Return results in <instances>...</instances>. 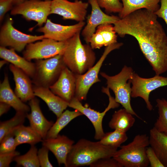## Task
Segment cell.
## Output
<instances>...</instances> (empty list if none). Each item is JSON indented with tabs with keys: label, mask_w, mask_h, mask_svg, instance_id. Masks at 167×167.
<instances>
[{
	"label": "cell",
	"mask_w": 167,
	"mask_h": 167,
	"mask_svg": "<svg viewBox=\"0 0 167 167\" xmlns=\"http://www.w3.org/2000/svg\"><path fill=\"white\" fill-rule=\"evenodd\" d=\"M154 12L136 11L114 24L119 36L134 37L144 56L156 75L167 71V36Z\"/></svg>",
	"instance_id": "1"
},
{
	"label": "cell",
	"mask_w": 167,
	"mask_h": 167,
	"mask_svg": "<svg viewBox=\"0 0 167 167\" xmlns=\"http://www.w3.org/2000/svg\"><path fill=\"white\" fill-rule=\"evenodd\" d=\"M117 150V148L102 144L100 141L80 139L73 145L68 154L65 167L89 166L99 159L113 157Z\"/></svg>",
	"instance_id": "2"
},
{
	"label": "cell",
	"mask_w": 167,
	"mask_h": 167,
	"mask_svg": "<svg viewBox=\"0 0 167 167\" xmlns=\"http://www.w3.org/2000/svg\"><path fill=\"white\" fill-rule=\"evenodd\" d=\"M80 32L67 41V46L62 55L66 66L75 74L85 73L94 65L96 56L89 44H83Z\"/></svg>",
	"instance_id": "3"
},
{
	"label": "cell",
	"mask_w": 167,
	"mask_h": 167,
	"mask_svg": "<svg viewBox=\"0 0 167 167\" xmlns=\"http://www.w3.org/2000/svg\"><path fill=\"white\" fill-rule=\"evenodd\" d=\"M149 138L146 134H139L132 141L117 150L113 157L123 167H147L149 165L146 154Z\"/></svg>",
	"instance_id": "4"
},
{
	"label": "cell",
	"mask_w": 167,
	"mask_h": 167,
	"mask_svg": "<svg viewBox=\"0 0 167 167\" xmlns=\"http://www.w3.org/2000/svg\"><path fill=\"white\" fill-rule=\"evenodd\" d=\"M134 72L131 67L125 66L120 72L114 75L109 76L103 72L100 75L106 80L107 87L113 92L116 101L128 112L143 120L134 111L131 105V79Z\"/></svg>",
	"instance_id": "5"
},
{
	"label": "cell",
	"mask_w": 167,
	"mask_h": 167,
	"mask_svg": "<svg viewBox=\"0 0 167 167\" xmlns=\"http://www.w3.org/2000/svg\"><path fill=\"white\" fill-rule=\"evenodd\" d=\"M35 71L32 78L34 85L49 88L57 80L66 66L62 54L42 59L36 60Z\"/></svg>",
	"instance_id": "6"
},
{
	"label": "cell",
	"mask_w": 167,
	"mask_h": 167,
	"mask_svg": "<svg viewBox=\"0 0 167 167\" xmlns=\"http://www.w3.org/2000/svg\"><path fill=\"white\" fill-rule=\"evenodd\" d=\"M122 45V43L117 42L106 47L101 57L95 65L83 74H75V98L80 101L86 99L90 87L95 83L101 81L98 74L107 56L112 51L119 49Z\"/></svg>",
	"instance_id": "7"
},
{
	"label": "cell",
	"mask_w": 167,
	"mask_h": 167,
	"mask_svg": "<svg viewBox=\"0 0 167 167\" xmlns=\"http://www.w3.org/2000/svg\"><path fill=\"white\" fill-rule=\"evenodd\" d=\"M109 89L107 87H103L102 89V91L107 95L109 99L107 107L102 112L83 105L81 101L75 96L68 103V107L78 110L90 120L95 130L94 138L96 140H100L105 135L102 124L103 118L106 113L111 109L117 108L119 106V104L111 95Z\"/></svg>",
	"instance_id": "8"
},
{
	"label": "cell",
	"mask_w": 167,
	"mask_h": 167,
	"mask_svg": "<svg viewBox=\"0 0 167 167\" xmlns=\"http://www.w3.org/2000/svg\"><path fill=\"white\" fill-rule=\"evenodd\" d=\"M51 0H25L11 10L12 15H21L28 21L33 20L41 27L50 14Z\"/></svg>",
	"instance_id": "9"
},
{
	"label": "cell",
	"mask_w": 167,
	"mask_h": 167,
	"mask_svg": "<svg viewBox=\"0 0 167 167\" xmlns=\"http://www.w3.org/2000/svg\"><path fill=\"white\" fill-rule=\"evenodd\" d=\"M13 20L8 18L1 27L0 32V46H9L20 52L29 44L44 38L43 35L34 36L24 33L13 25Z\"/></svg>",
	"instance_id": "10"
},
{
	"label": "cell",
	"mask_w": 167,
	"mask_h": 167,
	"mask_svg": "<svg viewBox=\"0 0 167 167\" xmlns=\"http://www.w3.org/2000/svg\"><path fill=\"white\" fill-rule=\"evenodd\" d=\"M67 41H58L44 38L41 41L29 43L23 52V57L31 61L32 59H45L62 54L67 46Z\"/></svg>",
	"instance_id": "11"
},
{
	"label": "cell",
	"mask_w": 167,
	"mask_h": 167,
	"mask_svg": "<svg viewBox=\"0 0 167 167\" xmlns=\"http://www.w3.org/2000/svg\"><path fill=\"white\" fill-rule=\"evenodd\" d=\"M131 97H140L144 101L148 110L151 111L153 106L149 100V94L153 90L161 87L167 86V77L156 75L152 78H144L134 73L131 79Z\"/></svg>",
	"instance_id": "12"
},
{
	"label": "cell",
	"mask_w": 167,
	"mask_h": 167,
	"mask_svg": "<svg viewBox=\"0 0 167 167\" xmlns=\"http://www.w3.org/2000/svg\"><path fill=\"white\" fill-rule=\"evenodd\" d=\"M89 3L81 0L71 2L67 0H52L50 14H56L63 19L84 21L86 16Z\"/></svg>",
	"instance_id": "13"
},
{
	"label": "cell",
	"mask_w": 167,
	"mask_h": 167,
	"mask_svg": "<svg viewBox=\"0 0 167 167\" xmlns=\"http://www.w3.org/2000/svg\"><path fill=\"white\" fill-rule=\"evenodd\" d=\"M88 2L91 6L92 11L88 17L87 23L82 32V35L87 44H89L91 38L98 26L105 24H113L120 18L104 13L96 0H88Z\"/></svg>",
	"instance_id": "14"
},
{
	"label": "cell",
	"mask_w": 167,
	"mask_h": 167,
	"mask_svg": "<svg viewBox=\"0 0 167 167\" xmlns=\"http://www.w3.org/2000/svg\"><path fill=\"white\" fill-rule=\"evenodd\" d=\"M45 23L37 31L43 33L45 38L58 41L68 40L77 33L80 32L85 24L84 21L73 25H63L53 23L48 19Z\"/></svg>",
	"instance_id": "15"
},
{
	"label": "cell",
	"mask_w": 167,
	"mask_h": 167,
	"mask_svg": "<svg viewBox=\"0 0 167 167\" xmlns=\"http://www.w3.org/2000/svg\"><path fill=\"white\" fill-rule=\"evenodd\" d=\"M76 88V75L66 66L49 88L53 93L68 103L75 96Z\"/></svg>",
	"instance_id": "16"
},
{
	"label": "cell",
	"mask_w": 167,
	"mask_h": 167,
	"mask_svg": "<svg viewBox=\"0 0 167 167\" xmlns=\"http://www.w3.org/2000/svg\"><path fill=\"white\" fill-rule=\"evenodd\" d=\"M28 104L31 112L27 113V118L30 126L44 140L54 122L45 117L40 107L39 101L35 97L29 101Z\"/></svg>",
	"instance_id": "17"
},
{
	"label": "cell",
	"mask_w": 167,
	"mask_h": 167,
	"mask_svg": "<svg viewBox=\"0 0 167 167\" xmlns=\"http://www.w3.org/2000/svg\"><path fill=\"white\" fill-rule=\"evenodd\" d=\"M9 69L12 73L15 83V93L24 102L34 98L32 80L24 71L10 64Z\"/></svg>",
	"instance_id": "18"
},
{
	"label": "cell",
	"mask_w": 167,
	"mask_h": 167,
	"mask_svg": "<svg viewBox=\"0 0 167 167\" xmlns=\"http://www.w3.org/2000/svg\"><path fill=\"white\" fill-rule=\"evenodd\" d=\"M42 143V145L54 154L59 165L64 164L65 167L67 155L74 141L66 135L59 134L55 138L43 140Z\"/></svg>",
	"instance_id": "19"
},
{
	"label": "cell",
	"mask_w": 167,
	"mask_h": 167,
	"mask_svg": "<svg viewBox=\"0 0 167 167\" xmlns=\"http://www.w3.org/2000/svg\"><path fill=\"white\" fill-rule=\"evenodd\" d=\"M33 90L35 96L44 101L57 118L68 106V102L53 93L49 88L33 85Z\"/></svg>",
	"instance_id": "20"
},
{
	"label": "cell",
	"mask_w": 167,
	"mask_h": 167,
	"mask_svg": "<svg viewBox=\"0 0 167 167\" xmlns=\"http://www.w3.org/2000/svg\"><path fill=\"white\" fill-rule=\"evenodd\" d=\"M117 36L113 26L105 24L97 28L92 35L89 44L92 49H100L117 43Z\"/></svg>",
	"instance_id": "21"
},
{
	"label": "cell",
	"mask_w": 167,
	"mask_h": 167,
	"mask_svg": "<svg viewBox=\"0 0 167 167\" xmlns=\"http://www.w3.org/2000/svg\"><path fill=\"white\" fill-rule=\"evenodd\" d=\"M0 102L8 104L16 112L28 113L30 110L29 106L22 101L12 90L8 75L6 74L0 84Z\"/></svg>",
	"instance_id": "22"
},
{
	"label": "cell",
	"mask_w": 167,
	"mask_h": 167,
	"mask_svg": "<svg viewBox=\"0 0 167 167\" xmlns=\"http://www.w3.org/2000/svg\"><path fill=\"white\" fill-rule=\"evenodd\" d=\"M15 50L11 48L8 49L6 47L0 46V57L25 72L32 78L35 71V63L31 62L17 54Z\"/></svg>",
	"instance_id": "23"
},
{
	"label": "cell",
	"mask_w": 167,
	"mask_h": 167,
	"mask_svg": "<svg viewBox=\"0 0 167 167\" xmlns=\"http://www.w3.org/2000/svg\"><path fill=\"white\" fill-rule=\"evenodd\" d=\"M149 145L164 167H167V135L159 131L154 127L149 133Z\"/></svg>",
	"instance_id": "24"
},
{
	"label": "cell",
	"mask_w": 167,
	"mask_h": 167,
	"mask_svg": "<svg viewBox=\"0 0 167 167\" xmlns=\"http://www.w3.org/2000/svg\"><path fill=\"white\" fill-rule=\"evenodd\" d=\"M123 5L119 13L120 19L124 18L133 12L142 9H146L155 12L160 7L161 0H121Z\"/></svg>",
	"instance_id": "25"
},
{
	"label": "cell",
	"mask_w": 167,
	"mask_h": 167,
	"mask_svg": "<svg viewBox=\"0 0 167 167\" xmlns=\"http://www.w3.org/2000/svg\"><path fill=\"white\" fill-rule=\"evenodd\" d=\"M133 115L124 108L116 111L109 123V127L126 132L135 122V119Z\"/></svg>",
	"instance_id": "26"
},
{
	"label": "cell",
	"mask_w": 167,
	"mask_h": 167,
	"mask_svg": "<svg viewBox=\"0 0 167 167\" xmlns=\"http://www.w3.org/2000/svg\"><path fill=\"white\" fill-rule=\"evenodd\" d=\"M14 133L17 146L24 143L35 145L43 140L30 126L21 125L14 131Z\"/></svg>",
	"instance_id": "27"
},
{
	"label": "cell",
	"mask_w": 167,
	"mask_h": 167,
	"mask_svg": "<svg viewBox=\"0 0 167 167\" xmlns=\"http://www.w3.org/2000/svg\"><path fill=\"white\" fill-rule=\"evenodd\" d=\"M82 115L80 112L76 109L72 111L66 110L57 118L56 122L48 131L46 139L57 137L60 132L71 121Z\"/></svg>",
	"instance_id": "28"
},
{
	"label": "cell",
	"mask_w": 167,
	"mask_h": 167,
	"mask_svg": "<svg viewBox=\"0 0 167 167\" xmlns=\"http://www.w3.org/2000/svg\"><path fill=\"white\" fill-rule=\"evenodd\" d=\"M28 113L16 112L10 119L0 123V141L6 135L23 125Z\"/></svg>",
	"instance_id": "29"
},
{
	"label": "cell",
	"mask_w": 167,
	"mask_h": 167,
	"mask_svg": "<svg viewBox=\"0 0 167 167\" xmlns=\"http://www.w3.org/2000/svg\"><path fill=\"white\" fill-rule=\"evenodd\" d=\"M38 149L35 145H31L29 150L25 154L19 155L14 159L18 166L39 167L40 165L37 156Z\"/></svg>",
	"instance_id": "30"
},
{
	"label": "cell",
	"mask_w": 167,
	"mask_h": 167,
	"mask_svg": "<svg viewBox=\"0 0 167 167\" xmlns=\"http://www.w3.org/2000/svg\"><path fill=\"white\" fill-rule=\"evenodd\" d=\"M112 132H107L99 141L102 144L116 148L128 139L126 132L115 129Z\"/></svg>",
	"instance_id": "31"
},
{
	"label": "cell",
	"mask_w": 167,
	"mask_h": 167,
	"mask_svg": "<svg viewBox=\"0 0 167 167\" xmlns=\"http://www.w3.org/2000/svg\"><path fill=\"white\" fill-rule=\"evenodd\" d=\"M156 102L159 116L154 127L167 135V101L164 98L157 99Z\"/></svg>",
	"instance_id": "32"
},
{
	"label": "cell",
	"mask_w": 167,
	"mask_h": 167,
	"mask_svg": "<svg viewBox=\"0 0 167 167\" xmlns=\"http://www.w3.org/2000/svg\"><path fill=\"white\" fill-rule=\"evenodd\" d=\"M14 131L6 135L0 141V154L11 152L15 150L17 145Z\"/></svg>",
	"instance_id": "33"
},
{
	"label": "cell",
	"mask_w": 167,
	"mask_h": 167,
	"mask_svg": "<svg viewBox=\"0 0 167 167\" xmlns=\"http://www.w3.org/2000/svg\"><path fill=\"white\" fill-rule=\"evenodd\" d=\"M101 7L107 13H118L121 11L123 5L120 0H96Z\"/></svg>",
	"instance_id": "34"
},
{
	"label": "cell",
	"mask_w": 167,
	"mask_h": 167,
	"mask_svg": "<svg viewBox=\"0 0 167 167\" xmlns=\"http://www.w3.org/2000/svg\"><path fill=\"white\" fill-rule=\"evenodd\" d=\"M90 167H123L113 157L102 158L94 161L89 166Z\"/></svg>",
	"instance_id": "35"
},
{
	"label": "cell",
	"mask_w": 167,
	"mask_h": 167,
	"mask_svg": "<svg viewBox=\"0 0 167 167\" xmlns=\"http://www.w3.org/2000/svg\"><path fill=\"white\" fill-rule=\"evenodd\" d=\"M49 150L45 147H42L38 150L37 156L40 166L41 167H52L48 156Z\"/></svg>",
	"instance_id": "36"
},
{
	"label": "cell",
	"mask_w": 167,
	"mask_h": 167,
	"mask_svg": "<svg viewBox=\"0 0 167 167\" xmlns=\"http://www.w3.org/2000/svg\"><path fill=\"white\" fill-rule=\"evenodd\" d=\"M20 153L16 150L7 153L0 154V167H8L14 158L19 155Z\"/></svg>",
	"instance_id": "37"
},
{
	"label": "cell",
	"mask_w": 167,
	"mask_h": 167,
	"mask_svg": "<svg viewBox=\"0 0 167 167\" xmlns=\"http://www.w3.org/2000/svg\"><path fill=\"white\" fill-rule=\"evenodd\" d=\"M146 154L150 167H164L151 147L147 148Z\"/></svg>",
	"instance_id": "38"
},
{
	"label": "cell",
	"mask_w": 167,
	"mask_h": 167,
	"mask_svg": "<svg viewBox=\"0 0 167 167\" xmlns=\"http://www.w3.org/2000/svg\"><path fill=\"white\" fill-rule=\"evenodd\" d=\"M13 0H0V21L2 22L6 13L13 8Z\"/></svg>",
	"instance_id": "39"
},
{
	"label": "cell",
	"mask_w": 167,
	"mask_h": 167,
	"mask_svg": "<svg viewBox=\"0 0 167 167\" xmlns=\"http://www.w3.org/2000/svg\"><path fill=\"white\" fill-rule=\"evenodd\" d=\"M160 2L159 8L154 13L158 17L163 19L167 25V0H161Z\"/></svg>",
	"instance_id": "40"
},
{
	"label": "cell",
	"mask_w": 167,
	"mask_h": 167,
	"mask_svg": "<svg viewBox=\"0 0 167 167\" xmlns=\"http://www.w3.org/2000/svg\"><path fill=\"white\" fill-rule=\"evenodd\" d=\"M11 107L10 105L7 103L0 102V116L6 113Z\"/></svg>",
	"instance_id": "41"
},
{
	"label": "cell",
	"mask_w": 167,
	"mask_h": 167,
	"mask_svg": "<svg viewBox=\"0 0 167 167\" xmlns=\"http://www.w3.org/2000/svg\"><path fill=\"white\" fill-rule=\"evenodd\" d=\"M25 0H13V5H16L22 3Z\"/></svg>",
	"instance_id": "42"
},
{
	"label": "cell",
	"mask_w": 167,
	"mask_h": 167,
	"mask_svg": "<svg viewBox=\"0 0 167 167\" xmlns=\"http://www.w3.org/2000/svg\"><path fill=\"white\" fill-rule=\"evenodd\" d=\"M8 62L6 61L3 60L0 61V68H1L5 64Z\"/></svg>",
	"instance_id": "43"
}]
</instances>
